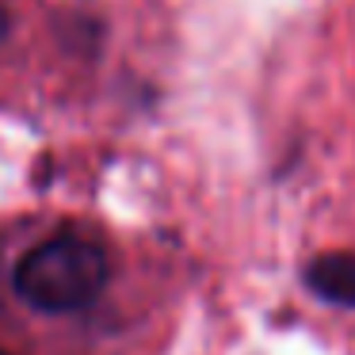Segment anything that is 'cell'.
<instances>
[{"label": "cell", "mask_w": 355, "mask_h": 355, "mask_svg": "<svg viewBox=\"0 0 355 355\" xmlns=\"http://www.w3.org/2000/svg\"><path fill=\"white\" fill-rule=\"evenodd\" d=\"M107 279L111 263L96 241L80 233H58L16 263L12 283L19 298L39 313H77L100 298Z\"/></svg>", "instance_id": "cell-1"}, {"label": "cell", "mask_w": 355, "mask_h": 355, "mask_svg": "<svg viewBox=\"0 0 355 355\" xmlns=\"http://www.w3.org/2000/svg\"><path fill=\"white\" fill-rule=\"evenodd\" d=\"M306 286L321 302L355 306V252H324L306 268Z\"/></svg>", "instance_id": "cell-2"}, {"label": "cell", "mask_w": 355, "mask_h": 355, "mask_svg": "<svg viewBox=\"0 0 355 355\" xmlns=\"http://www.w3.org/2000/svg\"><path fill=\"white\" fill-rule=\"evenodd\" d=\"M4 31H8V19H4V12H0V39H4Z\"/></svg>", "instance_id": "cell-3"}, {"label": "cell", "mask_w": 355, "mask_h": 355, "mask_svg": "<svg viewBox=\"0 0 355 355\" xmlns=\"http://www.w3.org/2000/svg\"><path fill=\"white\" fill-rule=\"evenodd\" d=\"M0 355H8V352H0Z\"/></svg>", "instance_id": "cell-4"}]
</instances>
